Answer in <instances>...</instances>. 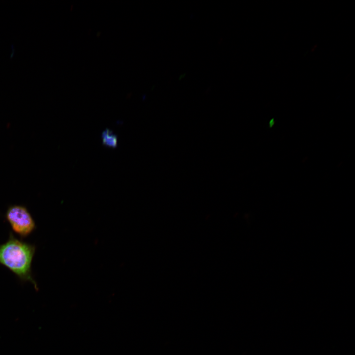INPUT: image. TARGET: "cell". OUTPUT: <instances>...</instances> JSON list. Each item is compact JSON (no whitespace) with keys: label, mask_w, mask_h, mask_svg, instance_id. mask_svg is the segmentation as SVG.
Wrapping results in <instances>:
<instances>
[{"label":"cell","mask_w":355,"mask_h":355,"mask_svg":"<svg viewBox=\"0 0 355 355\" xmlns=\"http://www.w3.org/2000/svg\"><path fill=\"white\" fill-rule=\"evenodd\" d=\"M36 251L34 245L24 242L10 233L8 240L0 244V264L8 268L20 280L31 282L37 290L32 275L31 265Z\"/></svg>","instance_id":"obj_1"},{"label":"cell","mask_w":355,"mask_h":355,"mask_svg":"<svg viewBox=\"0 0 355 355\" xmlns=\"http://www.w3.org/2000/svg\"><path fill=\"white\" fill-rule=\"evenodd\" d=\"M5 217L13 231L21 237H27L36 229L33 217L24 206H10L7 210Z\"/></svg>","instance_id":"obj_2"},{"label":"cell","mask_w":355,"mask_h":355,"mask_svg":"<svg viewBox=\"0 0 355 355\" xmlns=\"http://www.w3.org/2000/svg\"><path fill=\"white\" fill-rule=\"evenodd\" d=\"M102 144L104 146L115 148L118 146V137L114 133L109 129L104 130L101 134Z\"/></svg>","instance_id":"obj_3"}]
</instances>
